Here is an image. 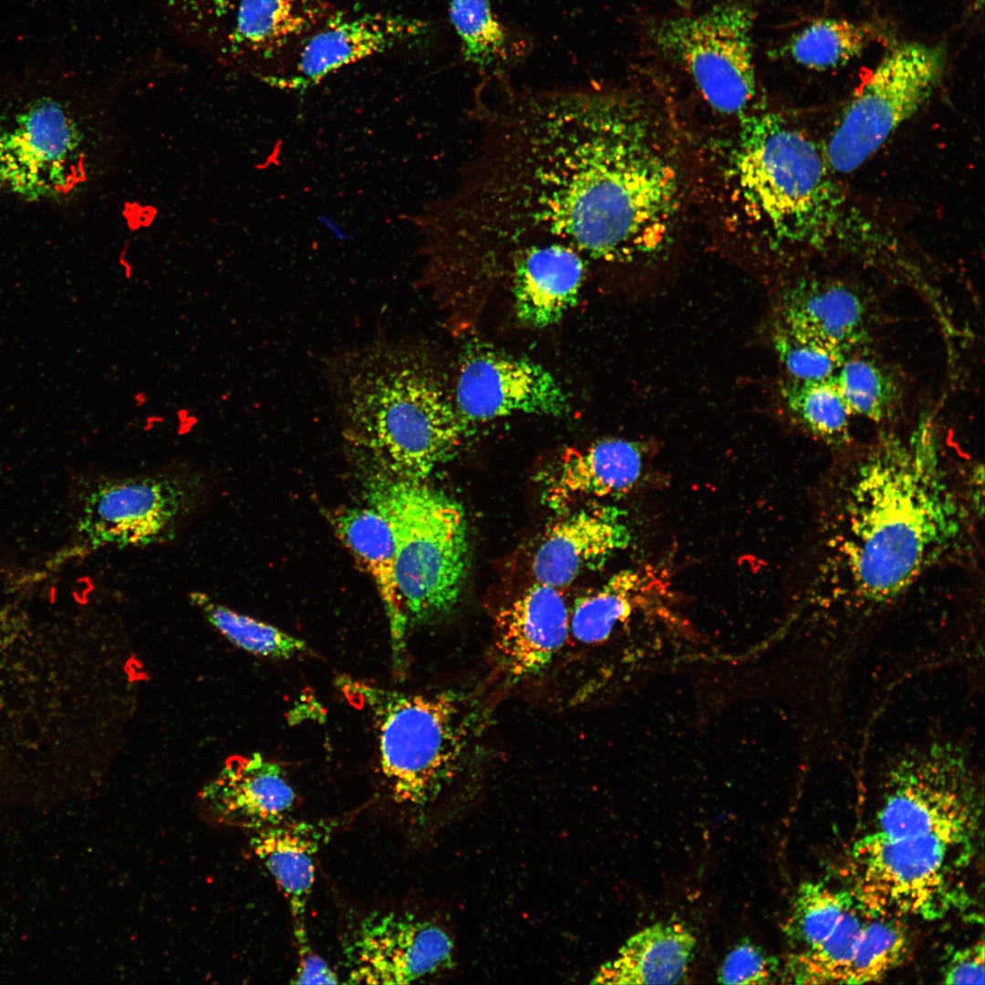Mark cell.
<instances>
[{
	"label": "cell",
	"instance_id": "cell-12",
	"mask_svg": "<svg viewBox=\"0 0 985 985\" xmlns=\"http://www.w3.org/2000/svg\"><path fill=\"white\" fill-rule=\"evenodd\" d=\"M202 489V480L190 473L102 480L86 495L79 532L92 547L153 544L189 513Z\"/></svg>",
	"mask_w": 985,
	"mask_h": 985
},
{
	"label": "cell",
	"instance_id": "cell-11",
	"mask_svg": "<svg viewBox=\"0 0 985 985\" xmlns=\"http://www.w3.org/2000/svg\"><path fill=\"white\" fill-rule=\"evenodd\" d=\"M940 46L907 42L892 47L857 88L825 150L832 171L849 173L913 116L939 83Z\"/></svg>",
	"mask_w": 985,
	"mask_h": 985
},
{
	"label": "cell",
	"instance_id": "cell-35",
	"mask_svg": "<svg viewBox=\"0 0 985 985\" xmlns=\"http://www.w3.org/2000/svg\"><path fill=\"white\" fill-rule=\"evenodd\" d=\"M771 337L787 377L796 380L830 379L845 361L843 353L774 321Z\"/></svg>",
	"mask_w": 985,
	"mask_h": 985
},
{
	"label": "cell",
	"instance_id": "cell-26",
	"mask_svg": "<svg viewBox=\"0 0 985 985\" xmlns=\"http://www.w3.org/2000/svg\"><path fill=\"white\" fill-rule=\"evenodd\" d=\"M880 36L871 23L820 18L794 33L780 52L802 67L827 70L858 57Z\"/></svg>",
	"mask_w": 985,
	"mask_h": 985
},
{
	"label": "cell",
	"instance_id": "cell-19",
	"mask_svg": "<svg viewBox=\"0 0 985 985\" xmlns=\"http://www.w3.org/2000/svg\"><path fill=\"white\" fill-rule=\"evenodd\" d=\"M200 797L219 823L251 830L287 821L296 800L282 768L260 753L229 759Z\"/></svg>",
	"mask_w": 985,
	"mask_h": 985
},
{
	"label": "cell",
	"instance_id": "cell-32",
	"mask_svg": "<svg viewBox=\"0 0 985 985\" xmlns=\"http://www.w3.org/2000/svg\"><path fill=\"white\" fill-rule=\"evenodd\" d=\"M908 948V934L900 918H868L843 984L881 980L903 962Z\"/></svg>",
	"mask_w": 985,
	"mask_h": 985
},
{
	"label": "cell",
	"instance_id": "cell-1",
	"mask_svg": "<svg viewBox=\"0 0 985 985\" xmlns=\"http://www.w3.org/2000/svg\"><path fill=\"white\" fill-rule=\"evenodd\" d=\"M653 117L629 88L514 91L490 117L477 156L483 224L505 243H557L586 261L658 254L681 184Z\"/></svg>",
	"mask_w": 985,
	"mask_h": 985
},
{
	"label": "cell",
	"instance_id": "cell-36",
	"mask_svg": "<svg viewBox=\"0 0 985 985\" xmlns=\"http://www.w3.org/2000/svg\"><path fill=\"white\" fill-rule=\"evenodd\" d=\"M779 962L759 945L741 939L726 955L718 971L721 984H769L775 982Z\"/></svg>",
	"mask_w": 985,
	"mask_h": 985
},
{
	"label": "cell",
	"instance_id": "cell-15",
	"mask_svg": "<svg viewBox=\"0 0 985 985\" xmlns=\"http://www.w3.org/2000/svg\"><path fill=\"white\" fill-rule=\"evenodd\" d=\"M189 23L219 56L269 58L325 17L324 0H181Z\"/></svg>",
	"mask_w": 985,
	"mask_h": 985
},
{
	"label": "cell",
	"instance_id": "cell-30",
	"mask_svg": "<svg viewBox=\"0 0 985 985\" xmlns=\"http://www.w3.org/2000/svg\"><path fill=\"white\" fill-rule=\"evenodd\" d=\"M641 584L640 575L632 570L612 575L605 585L577 602L570 616V633L585 644L606 640L614 627L632 614Z\"/></svg>",
	"mask_w": 985,
	"mask_h": 985
},
{
	"label": "cell",
	"instance_id": "cell-34",
	"mask_svg": "<svg viewBox=\"0 0 985 985\" xmlns=\"http://www.w3.org/2000/svg\"><path fill=\"white\" fill-rule=\"evenodd\" d=\"M449 12L467 62L485 69L506 58V34L489 0H450Z\"/></svg>",
	"mask_w": 985,
	"mask_h": 985
},
{
	"label": "cell",
	"instance_id": "cell-25",
	"mask_svg": "<svg viewBox=\"0 0 985 985\" xmlns=\"http://www.w3.org/2000/svg\"><path fill=\"white\" fill-rule=\"evenodd\" d=\"M697 939L684 923L658 921L632 935L614 959L602 964L592 984L684 982Z\"/></svg>",
	"mask_w": 985,
	"mask_h": 985
},
{
	"label": "cell",
	"instance_id": "cell-28",
	"mask_svg": "<svg viewBox=\"0 0 985 985\" xmlns=\"http://www.w3.org/2000/svg\"><path fill=\"white\" fill-rule=\"evenodd\" d=\"M866 922L855 905L826 938L788 958L785 982L843 984Z\"/></svg>",
	"mask_w": 985,
	"mask_h": 985
},
{
	"label": "cell",
	"instance_id": "cell-20",
	"mask_svg": "<svg viewBox=\"0 0 985 985\" xmlns=\"http://www.w3.org/2000/svg\"><path fill=\"white\" fill-rule=\"evenodd\" d=\"M772 321L845 353L867 336V308L862 296L838 281L802 279L783 288Z\"/></svg>",
	"mask_w": 985,
	"mask_h": 985
},
{
	"label": "cell",
	"instance_id": "cell-3",
	"mask_svg": "<svg viewBox=\"0 0 985 985\" xmlns=\"http://www.w3.org/2000/svg\"><path fill=\"white\" fill-rule=\"evenodd\" d=\"M344 433L395 476L424 481L457 450L463 422L426 349L380 337L327 358Z\"/></svg>",
	"mask_w": 985,
	"mask_h": 985
},
{
	"label": "cell",
	"instance_id": "cell-13",
	"mask_svg": "<svg viewBox=\"0 0 985 985\" xmlns=\"http://www.w3.org/2000/svg\"><path fill=\"white\" fill-rule=\"evenodd\" d=\"M348 981L409 984L451 969L454 944L446 929L409 912L371 914L344 947Z\"/></svg>",
	"mask_w": 985,
	"mask_h": 985
},
{
	"label": "cell",
	"instance_id": "cell-8",
	"mask_svg": "<svg viewBox=\"0 0 985 985\" xmlns=\"http://www.w3.org/2000/svg\"><path fill=\"white\" fill-rule=\"evenodd\" d=\"M882 781L876 832L929 836L970 854L982 793L962 746L938 740L900 752L886 763Z\"/></svg>",
	"mask_w": 985,
	"mask_h": 985
},
{
	"label": "cell",
	"instance_id": "cell-23",
	"mask_svg": "<svg viewBox=\"0 0 985 985\" xmlns=\"http://www.w3.org/2000/svg\"><path fill=\"white\" fill-rule=\"evenodd\" d=\"M331 524L337 537L371 576L387 616L396 668H402L408 628L396 579L395 542L388 520L372 507L336 511Z\"/></svg>",
	"mask_w": 985,
	"mask_h": 985
},
{
	"label": "cell",
	"instance_id": "cell-16",
	"mask_svg": "<svg viewBox=\"0 0 985 985\" xmlns=\"http://www.w3.org/2000/svg\"><path fill=\"white\" fill-rule=\"evenodd\" d=\"M323 22L305 40L291 70L270 77L271 82L306 89L346 66L410 44L428 29L417 18L380 12L334 14Z\"/></svg>",
	"mask_w": 985,
	"mask_h": 985
},
{
	"label": "cell",
	"instance_id": "cell-6",
	"mask_svg": "<svg viewBox=\"0 0 985 985\" xmlns=\"http://www.w3.org/2000/svg\"><path fill=\"white\" fill-rule=\"evenodd\" d=\"M337 686L372 718L380 770L394 801L416 808L433 803L456 774L467 741L459 698L407 693L346 676Z\"/></svg>",
	"mask_w": 985,
	"mask_h": 985
},
{
	"label": "cell",
	"instance_id": "cell-14",
	"mask_svg": "<svg viewBox=\"0 0 985 985\" xmlns=\"http://www.w3.org/2000/svg\"><path fill=\"white\" fill-rule=\"evenodd\" d=\"M455 404L462 422L515 413L559 417L570 410L566 392L542 365L482 344L461 358Z\"/></svg>",
	"mask_w": 985,
	"mask_h": 985
},
{
	"label": "cell",
	"instance_id": "cell-2",
	"mask_svg": "<svg viewBox=\"0 0 985 985\" xmlns=\"http://www.w3.org/2000/svg\"><path fill=\"white\" fill-rule=\"evenodd\" d=\"M817 533L814 582L835 598L881 606L956 545L964 515L931 424L883 438L835 479Z\"/></svg>",
	"mask_w": 985,
	"mask_h": 985
},
{
	"label": "cell",
	"instance_id": "cell-29",
	"mask_svg": "<svg viewBox=\"0 0 985 985\" xmlns=\"http://www.w3.org/2000/svg\"><path fill=\"white\" fill-rule=\"evenodd\" d=\"M207 621L236 647L254 655L287 659L308 651L304 640L278 627L239 614L213 601L207 595H191Z\"/></svg>",
	"mask_w": 985,
	"mask_h": 985
},
{
	"label": "cell",
	"instance_id": "cell-31",
	"mask_svg": "<svg viewBox=\"0 0 985 985\" xmlns=\"http://www.w3.org/2000/svg\"><path fill=\"white\" fill-rule=\"evenodd\" d=\"M833 378L851 414L880 422L896 413L900 402L897 381L876 362L845 359Z\"/></svg>",
	"mask_w": 985,
	"mask_h": 985
},
{
	"label": "cell",
	"instance_id": "cell-21",
	"mask_svg": "<svg viewBox=\"0 0 985 985\" xmlns=\"http://www.w3.org/2000/svg\"><path fill=\"white\" fill-rule=\"evenodd\" d=\"M630 539L617 510L577 511L554 524L539 544L532 566L536 583L566 586L585 569L626 548Z\"/></svg>",
	"mask_w": 985,
	"mask_h": 985
},
{
	"label": "cell",
	"instance_id": "cell-9",
	"mask_svg": "<svg viewBox=\"0 0 985 985\" xmlns=\"http://www.w3.org/2000/svg\"><path fill=\"white\" fill-rule=\"evenodd\" d=\"M967 855L929 836L872 832L852 849L856 907L872 917L936 919L955 905L953 866Z\"/></svg>",
	"mask_w": 985,
	"mask_h": 985
},
{
	"label": "cell",
	"instance_id": "cell-33",
	"mask_svg": "<svg viewBox=\"0 0 985 985\" xmlns=\"http://www.w3.org/2000/svg\"><path fill=\"white\" fill-rule=\"evenodd\" d=\"M855 905L851 891L835 890L821 882H804L795 891L786 933L803 949L812 947L832 934Z\"/></svg>",
	"mask_w": 985,
	"mask_h": 985
},
{
	"label": "cell",
	"instance_id": "cell-4",
	"mask_svg": "<svg viewBox=\"0 0 985 985\" xmlns=\"http://www.w3.org/2000/svg\"><path fill=\"white\" fill-rule=\"evenodd\" d=\"M743 117L729 165L741 209L782 241L814 238L836 201L826 153L776 114Z\"/></svg>",
	"mask_w": 985,
	"mask_h": 985
},
{
	"label": "cell",
	"instance_id": "cell-37",
	"mask_svg": "<svg viewBox=\"0 0 985 985\" xmlns=\"http://www.w3.org/2000/svg\"><path fill=\"white\" fill-rule=\"evenodd\" d=\"M946 984L984 983V943L981 940L957 950L942 975Z\"/></svg>",
	"mask_w": 985,
	"mask_h": 985
},
{
	"label": "cell",
	"instance_id": "cell-17",
	"mask_svg": "<svg viewBox=\"0 0 985 985\" xmlns=\"http://www.w3.org/2000/svg\"><path fill=\"white\" fill-rule=\"evenodd\" d=\"M486 253L508 256L515 312L524 324L551 326L576 304L587 263L568 246L531 243Z\"/></svg>",
	"mask_w": 985,
	"mask_h": 985
},
{
	"label": "cell",
	"instance_id": "cell-27",
	"mask_svg": "<svg viewBox=\"0 0 985 985\" xmlns=\"http://www.w3.org/2000/svg\"><path fill=\"white\" fill-rule=\"evenodd\" d=\"M833 378L801 381L787 377L780 386V394L796 423L820 441L839 445L849 439L852 414Z\"/></svg>",
	"mask_w": 985,
	"mask_h": 985
},
{
	"label": "cell",
	"instance_id": "cell-38",
	"mask_svg": "<svg viewBox=\"0 0 985 985\" xmlns=\"http://www.w3.org/2000/svg\"><path fill=\"white\" fill-rule=\"evenodd\" d=\"M298 964L294 983L296 984H336L337 974L311 948L309 940L296 943Z\"/></svg>",
	"mask_w": 985,
	"mask_h": 985
},
{
	"label": "cell",
	"instance_id": "cell-10",
	"mask_svg": "<svg viewBox=\"0 0 985 985\" xmlns=\"http://www.w3.org/2000/svg\"><path fill=\"white\" fill-rule=\"evenodd\" d=\"M754 21L751 4L727 1L699 15L658 20L649 36L690 75L712 109L743 115L757 95Z\"/></svg>",
	"mask_w": 985,
	"mask_h": 985
},
{
	"label": "cell",
	"instance_id": "cell-7",
	"mask_svg": "<svg viewBox=\"0 0 985 985\" xmlns=\"http://www.w3.org/2000/svg\"><path fill=\"white\" fill-rule=\"evenodd\" d=\"M58 78L0 86V192L29 202L67 200L84 180V134Z\"/></svg>",
	"mask_w": 985,
	"mask_h": 985
},
{
	"label": "cell",
	"instance_id": "cell-18",
	"mask_svg": "<svg viewBox=\"0 0 985 985\" xmlns=\"http://www.w3.org/2000/svg\"><path fill=\"white\" fill-rule=\"evenodd\" d=\"M570 614L556 587L536 583L503 607L495 618V651L513 678L542 670L564 646Z\"/></svg>",
	"mask_w": 985,
	"mask_h": 985
},
{
	"label": "cell",
	"instance_id": "cell-22",
	"mask_svg": "<svg viewBox=\"0 0 985 985\" xmlns=\"http://www.w3.org/2000/svg\"><path fill=\"white\" fill-rule=\"evenodd\" d=\"M643 444L622 440L599 441L586 449H567L546 480V503L561 509L584 497L627 493L639 481Z\"/></svg>",
	"mask_w": 985,
	"mask_h": 985
},
{
	"label": "cell",
	"instance_id": "cell-5",
	"mask_svg": "<svg viewBox=\"0 0 985 985\" xmlns=\"http://www.w3.org/2000/svg\"><path fill=\"white\" fill-rule=\"evenodd\" d=\"M369 502L392 531L408 631L451 611L467 571V527L461 504L423 481L395 476L372 483Z\"/></svg>",
	"mask_w": 985,
	"mask_h": 985
},
{
	"label": "cell",
	"instance_id": "cell-39",
	"mask_svg": "<svg viewBox=\"0 0 985 985\" xmlns=\"http://www.w3.org/2000/svg\"><path fill=\"white\" fill-rule=\"evenodd\" d=\"M682 8H689L692 0H672Z\"/></svg>",
	"mask_w": 985,
	"mask_h": 985
},
{
	"label": "cell",
	"instance_id": "cell-24",
	"mask_svg": "<svg viewBox=\"0 0 985 985\" xmlns=\"http://www.w3.org/2000/svg\"><path fill=\"white\" fill-rule=\"evenodd\" d=\"M332 824L287 820L253 830L250 845L285 894L295 938L307 937L305 915L315 882L316 856Z\"/></svg>",
	"mask_w": 985,
	"mask_h": 985
}]
</instances>
